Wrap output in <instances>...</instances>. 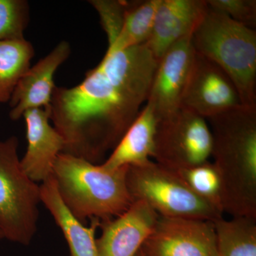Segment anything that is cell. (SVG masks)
<instances>
[{"mask_svg":"<svg viewBox=\"0 0 256 256\" xmlns=\"http://www.w3.org/2000/svg\"><path fill=\"white\" fill-rule=\"evenodd\" d=\"M160 0L128 2L117 40L107 50H124L144 44L150 38Z\"/></svg>","mask_w":256,"mask_h":256,"instance_id":"ac0fdd59","label":"cell"},{"mask_svg":"<svg viewBox=\"0 0 256 256\" xmlns=\"http://www.w3.org/2000/svg\"><path fill=\"white\" fill-rule=\"evenodd\" d=\"M141 249L146 256H217L213 222L160 216Z\"/></svg>","mask_w":256,"mask_h":256,"instance_id":"ba28073f","label":"cell"},{"mask_svg":"<svg viewBox=\"0 0 256 256\" xmlns=\"http://www.w3.org/2000/svg\"><path fill=\"white\" fill-rule=\"evenodd\" d=\"M208 10L206 0H160L146 45L159 60L170 47L192 36Z\"/></svg>","mask_w":256,"mask_h":256,"instance_id":"5bb4252c","label":"cell"},{"mask_svg":"<svg viewBox=\"0 0 256 256\" xmlns=\"http://www.w3.org/2000/svg\"><path fill=\"white\" fill-rule=\"evenodd\" d=\"M23 118L28 144L20 164L28 178L42 183L52 176L56 160L63 152L64 140L50 124V108L26 111Z\"/></svg>","mask_w":256,"mask_h":256,"instance_id":"4fadbf2b","label":"cell"},{"mask_svg":"<svg viewBox=\"0 0 256 256\" xmlns=\"http://www.w3.org/2000/svg\"><path fill=\"white\" fill-rule=\"evenodd\" d=\"M126 183L132 202H146L160 216L210 222L223 217L172 171L152 160L128 166Z\"/></svg>","mask_w":256,"mask_h":256,"instance_id":"8992f818","label":"cell"},{"mask_svg":"<svg viewBox=\"0 0 256 256\" xmlns=\"http://www.w3.org/2000/svg\"><path fill=\"white\" fill-rule=\"evenodd\" d=\"M128 2L122 0L89 1L98 14L101 26L107 36L108 46L114 43L120 32Z\"/></svg>","mask_w":256,"mask_h":256,"instance_id":"7402d4cb","label":"cell"},{"mask_svg":"<svg viewBox=\"0 0 256 256\" xmlns=\"http://www.w3.org/2000/svg\"><path fill=\"white\" fill-rule=\"evenodd\" d=\"M30 21V6L25 0H0V42L24 38Z\"/></svg>","mask_w":256,"mask_h":256,"instance_id":"44dd1931","label":"cell"},{"mask_svg":"<svg viewBox=\"0 0 256 256\" xmlns=\"http://www.w3.org/2000/svg\"><path fill=\"white\" fill-rule=\"evenodd\" d=\"M240 106L238 90L227 74L195 52L181 108L207 119Z\"/></svg>","mask_w":256,"mask_h":256,"instance_id":"9c48e42d","label":"cell"},{"mask_svg":"<svg viewBox=\"0 0 256 256\" xmlns=\"http://www.w3.org/2000/svg\"><path fill=\"white\" fill-rule=\"evenodd\" d=\"M223 185L224 212L256 218V108L240 106L206 119Z\"/></svg>","mask_w":256,"mask_h":256,"instance_id":"7a4b0ae2","label":"cell"},{"mask_svg":"<svg viewBox=\"0 0 256 256\" xmlns=\"http://www.w3.org/2000/svg\"><path fill=\"white\" fill-rule=\"evenodd\" d=\"M217 256H256V218L214 220Z\"/></svg>","mask_w":256,"mask_h":256,"instance_id":"e0dca14e","label":"cell"},{"mask_svg":"<svg viewBox=\"0 0 256 256\" xmlns=\"http://www.w3.org/2000/svg\"><path fill=\"white\" fill-rule=\"evenodd\" d=\"M18 140H0V232L3 238L26 246L37 230L40 186L24 172Z\"/></svg>","mask_w":256,"mask_h":256,"instance_id":"5b68a950","label":"cell"},{"mask_svg":"<svg viewBox=\"0 0 256 256\" xmlns=\"http://www.w3.org/2000/svg\"><path fill=\"white\" fill-rule=\"evenodd\" d=\"M70 54V44L62 41L30 66L18 80L10 98V118L18 120L26 111L50 108L56 88V72L68 60Z\"/></svg>","mask_w":256,"mask_h":256,"instance_id":"7c38bea8","label":"cell"},{"mask_svg":"<svg viewBox=\"0 0 256 256\" xmlns=\"http://www.w3.org/2000/svg\"><path fill=\"white\" fill-rule=\"evenodd\" d=\"M210 9L226 15L237 22L254 28L256 23V0H206Z\"/></svg>","mask_w":256,"mask_h":256,"instance_id":"603a6c76","label":"cell"},{"mask_svg":"<svg viewBox=\"0 0 256 256\" xmlns=\"http://www.w3.org/2000/svg\"><path fill=\"white\" fill-rule=\"evenodd\" d=\"M4 238H3V236H2V234L1 232H0V240H1V239H3Z\"/></svg>","mask_w":256,"mask_h":256,"instance_id":"d4e9b609","label":"cell"},{"mask_svg":"<svg viewBox=\"0 0 256 256\" xmlns=\"http://www.w3.org/2000/svg\"><path fill=\"white\" fill-rule=\"evenodd\" d=\"M159 60L146 44L107 50L74 87H56L50 120L63 152L97 164L112 152L148 100Z\"/></svg>","mask_w":256,"mask_h":256,"instance_id":"6da1fadb","label":"cell"},{"mask_svg":"<svg viewBox=\"0 0 256 256\" xmlns=\"http://www.w3.org/2000/svg\"><path fill=\"white\" fill-rule=\"evenodd\" d=\"M171 171L196 196L222 214H224L223 185L220 172L214 162L206 161Z\"/></svg>","mask_w":256,"mask_h":256,"instance_id":"ffe728a7","label":"cell"},{"mask_svg":"<svg viewBox=\"0 0 256 256\" xmlns=\"http://www.w3.org/2000/svg\"><path fill=\"white\" fill-rule=\"evenodd\" d=\"M34 56V47L25 38L0 42V104L10 102Z\"/></svg>","mask_w":256,"mask_h":256,"instance_id":"d6986e66","label":"cell"},{"mask_svg":"<svg viewBox=\"0 0 256 256\" xmlns=\"http://www.w3.org/2000/svg\"><path fill=\"white\" fill-rule=\"evenodd\" d=\"M128 166L106 169L82 158L60 153L52 176L60 198L75 218L102 222L124 213L132 203L126 183Z\"/></svg>","mask_w":256,"mask_h":256,"instance_id":"3957f363","label":"cell"},{"mask_svg":"<svg viewBox=\"0 0 256 256\" xmlns=\"http://www.w3.org/2000/svg\"><path fill=\"white\" fill-rule=\"evenodd\" d=\"M158 119L146 104L110 156L100 164L107 170L142 164L152 158Z\"/></svg>","mask_w":256,"mask_h":256,"instance_id":"2e32d148","label":"cell"},{"mask_svg":"<svg viewBox=\"0 0 256 256\" xmlns=\"http://www.w3.org/2000/svg\"><path fill=\"white\" fill-rule=\"evenodd\" d=\"M212 148V132L206 119L181 108L168 118L158 121L152 158L168 169H182L208 161Z\"/></svg>","mask_w":256,"mask_h":256,"instance_id":"52a82bcc","label":"cell"},{"mask_svg":"<svg viewBox=\"0 0 256 256\" xmlns=\"http://www.w3.org/2000/svg\"><path fill=\"white\" fill-rule=\"evenodd\" d=\"M41 202L62 230L68 246L70 256H98L96 232L100 220H92L90 226H84L64 204L53 176L40 185Z\"/></svg>","mask_w":256,"mask_h":256,"instance_id":"9a60e30c","label":"cell"},{"mask_svg":"<svg viewBox=\"0 0 256 256\" xmlns=\"http://www.w3.org/2000/svg\"><path fill=\"white\" fill-rule=\"evenodd\" d=\"M194 50L216 64L236 88L244 106L256 108V32L210 9L192 37Z\"/></svg>","mask_w":256,"mask_h":256,"instance_id":"277c9868","label":"cell"},{"mask_svg":"<svg viewBox=\"0 0 256 256\" xmlns=\"http://www.w3.org/2000/svg\"><path fill=\"white\" fill-rule=\"evenodd\" d=\"M144 256V254H143L142 249H140L139 252H137V254H136V256Z\"/></svg>","mask_w":256,"mask_h":256,"instance_id":"cb8c5ba5","label":"cell"},{"mask_svg":"<svg viewBox=\"0 0 256 256\" xmlns=\"http://www.w3.org/2000/svg\"><path fill=\"white\" fill-rule=\"evenodd\" d=\"M160 216L148 204L134 201L116 218L100 222L98 256H134L156 226Z\"/></svg>","mask_w":256,"mask_h":256,"instance_id":"8fae6325","label":"cell"},{"mask_svg":"<svg viewBox=\"0 0 256 256\" xmlns=\"http://www.w3.org/2000/svg\"><path fill=\"white\" fill-rule=\"evenodd\" d=\"M192 37L176 42L158 62L146 104L152 108L159 121L181 108L182 98L194 58Z\"/></svg>","mask_w":256,"mask_h":256,"instance_id":"30bf717a","label":"cell"}]
</instances>
